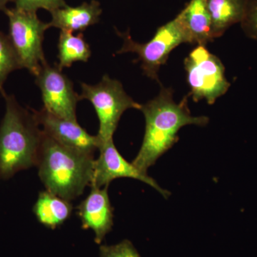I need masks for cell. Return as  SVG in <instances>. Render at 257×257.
<instances>
[{
	"instance_id": "5",
	"label": "cell",
	"mask_w": 257,
	"mask_h": 257,
	"mask_svg": "<svg viewBox=\"0 0 257 257\" xmlns=\"http://www.w3.org/2000/svg\"><path fill=\"white\" fill-rule=\"evenodd\" d=\"M9 20L10 42L18 56L22 69L36 76L47 63L42 44L45 31L50 28L37 17V13L18 8H8L4 12Z\"/></svg>"
},
{
	"instance_id": "16",
	"label": "cell",
	"mask_w": 257,
	"mask_h": 257,
	"mask_svg": "<svg viewBox=\"0 0 257 257\" xmlns=\"http://www.w3.org/2000/svg\"><path fill=\"white\" fill-rule=\"evenodd\" d=\"M57 47V65L61 70L69 68L74 62H87L92 55L90 47L82 33L74 35L73 32L61 30Z\"/></svg>"
},
{
	"instance_id": "15",
	"label": "cell",
	"mask_w": 257,
	"mask_h": 257,
	"mask_svg": "<svg viewBox=\"0 0 257 257\" xmlns=\"http://www.w3.org/2000/svg\"><path fill=\"white\" fill-rule=\"evenodd\" d=\"M207 3L214 39L242 20L245 0H207Z\"/></svg>"
},
{
	"instance_id": "18",
	"label": "cell",
	"mask_w": 257,
	"mask_h": 257,
	"mask_svg": "<svg viewBox=\"0 0 257 257\" xmlns=\"http://www.w3.org/2000/svg\"><path fill=\"white\" fill-rule=\"evenodd\" d=\"M100 257H142L133 242L124 239L116 244L101 245L99 247Z\"/></svg>"
},
{
	"instance_id": "4",
	"label": "cell",
	"mask_w": 257,
	"mask_h": 257,
	"mask_svg": "<svg viewBox=\"0 0 257 257\" xmlns=\"http://www.w3.org/2000/svg\"><path fill=\"white\" fill-rule=\"evenodd\" d=\"M80 100L87 99L94 106L99 121L97 137L99 145L113 140L121 115L128 109H141L142 104L134 101L125 92L122 84L116 79L104 75L94 85L81 83ZM99 150V149H98Z\"/></svg>"
},
{
	"instance_id": "19",
	"label": "cell",
	"mask_w": 257,
	"mask_h": 257,
	"mask_svg": "<svg viewBox=\"0 0 257 257\" xmlns=\"http://www.w3.org/2000/svg\"><path fill=\"white\" fill-rule=\"evenodd\" d=\"M240 23L246 36L257 40V0H245L244 13Z\"/></svg>"
},
{
	"instance_id": "12",
	"label": "cell",
	"mask_w": 257,
	"mask_h": 257,
	"mask_svg": "<svg viewBox=\"0 0 257 257\" xmlns=\"http://www.w3.org/2000/svg\"><path fill=\"white\" fill-rule=\"evenodd\" d=\"M101 13L102 10L97 0L83 3L76 7L67 5L51 12L52 20L48 25L50 28L64 31L83 32L97 23Z\"/></svg>"
},
{
	"instance_id": "11",
	"label": "cell",
	"mask_w": 257,
	"mask_h": 257,
	"mask_svg": "<svg viewBox=\"0 0 257 257\" xmlns=\"http://www.w3.org/2000/svg\"><path fill=\"white\" fill-rule=\"evenodd\" d=\"M92 187V190L77 207V215L84 229H92L94 241L100 244L112 229L114 214L108 187Z\"/></svg>"
},
{
	"instance_id": "1",
	"label": "cell",
	"mask_w": 257,
	"mask_h": 257,
	"mask_svg": "<svg viewBox=\"0 0 257 257\" xmlns=\"http://www.w3.org/2000/svg\"><path fill=\"white\" fill-rule=\"evenodd\" d=\"M146 127L141 148L133 164L143 173L178 142L179 130L186 125L206 126L209 118L193 116L187 104V96L179 103L173 99V90L162 87L159 95L142 105Z\"/></svg>"
},
{
	"instance_id": "9",
	"label": "cell",
	"mask_w": 257,
	"mask_h": 257,
	"mask_svg": "<svg viewBox=\"0 0 257 257\" xmlns=\"http://www.w3.org/2000/svg\"><path fill=\"white\" fill-rule=\"evenodd\" d=\"M99 156L94 160L92 183L90 187H108L113 180L119 178H130L142 181L156 189L165 198L171 193L157 184L155 179L138 170L121 156L115 147L113 140L99 147Z\"/></svg>"
},
{
	"instance_id": "21",
	"label": "cell",
	"mask_w": 257,
	"mask_h": 257,
	"mask_svg": "<svg viewBox=\"0 0 257 257\" xmlns=\"http://www.w3.org/2000/svg\"><path fill=\"white\" fill-rule=\"evenodd\" d=\"M10 2H13V0H0V11L5 12L8 9L7 5Z\"/></svg>"
},
{
	"instance_id": "2",
	"label": "cell",
	"mask_w": 257,
	"mask_h": 257,
	"mask_svg": "<svg viewBox=\"0 0 257 257\" xmlns=\"http://www.w3.org/2000/svg\"><path fill=\"white\" fill-rule=\"evenodd\" d=\"M3 96L6 110L0 124V179L8 180L37 165L43 131L32 109L23 107L13 95Z\"/></svg>"
},
{
	"instance_id": "14",
	"label": "cell",
	"mask_w": 257,
	"mask_h": 257,
	"mask_svg": "<svg viewBox=\"0 0 257 257\" xmlns=\"http://www.w3.org/2000/svg\"><path fill=\"white\" fill-rule=\"evenodd\" d=\"M72 204L49 191L40 192L33 207L39 222L51 229L63 224L72 214Z\"/></svg>"
},
{
	"instance_id": "7",
	"label": "cell",
	"mask_w": 257,
	"mask_h": 257,
	"mask_svg": "<svg viewBox=\"0 0 257 257\" xmlns=\"http://www.w3.org/2000/svg\"><path fill=\"white\" fill-rule=\"evenodd\" d=\"M187 82L191 89L189 96L196 102L205 99L213 104L224 95L230 87L225 77V68L220 60L205 47L199 45L184 60Z\"/></svg>"
},
{
	"instance_id": "3",
	"label": "cell",
	"mask_w": 257,
	"mask_h": 257,
	"mask_svg": "<svg viewBox=\"0 0 257 257\" xmlns=\"http://www.w3.org/2000/svg\"><path fill=\"white\" fill-rule=\"evenodd\" d=\"M94 164L93 155L64 146L43 131L37 166L49 192L69 202L82 195L92 183Z\"/></svg>"
},
{
	"instance_id": "20",
	"label": "cell",
	"mask_w": 257,
	"mask_h": 257,
	"mask_svg": "<svg viewBox=\"0 0 257 257\" xmlns=\"http://www.w3.org/2000/svg\"><path fill=\"white\" fill-rule=\"evenodd\" d=\"M15 8L25 11L37 13L40 9L51 12L67 5L64 0H13Z\"/></svg>"
},
{
	"instance_id": "6",
	"label": "cell",
	"mask_w": 257,
	"mask_h": 257,
	"mask_svg": "<svg viewBox=\"0 0 257 257\" xmlns=\"http://www.w3.org/2000/svg\"><path fill=\"white\" fill-rule=\"evenodd\" d=\"M124 40L123 46L116 54L133 52L138 55L144 74L160 82L158 72L167 62L170 54L182 43H189L188 35L178 15L173 20L160 27L155 36L146 43L135 42L130 33H119Z\"/></svg>"
},
{
	"instance_id": "8",
	"label": "cell",
	"mask_w": 257,
	"mask_h": 257,
	"mask_svg": "<svg viewBox=\"0 0 257 257\" xmlns=\"http://www.w3.org/2000/svg\"><path fill=\"white\" fill-rule=\"evenodd\" d=\"M35 83L42 93L44 109L62 119L77 121L76 108L80 100L73 84L57 64H44L35 76Z\"/></svg>"
},
{
	"instance_id": "10",
	"label": "cell",
	"mask_w": 257,
	"mask_h": 257,
	"mask_svg": "<svg viewBox=\"0 0 257 257\" xmlns=\"http://www.w3.org/2000/svg\"><path fill=\"white\" fill-rule=\"evenodd\" d=\"M32 111L45 133L61 145L93 156L99 149L97 137L89 135L77 121L57 117L44 108L40 111L32 109Z\"/></svg>"
},
{
	"instance_id": "13",
	"label": "cell",
	"mask_w": 257,
	"mask_h": 257,
	"mask_svg": "<svg viewBox=\"0 0 257 257\" xmlns=\"http://www.w3.org/2000/svg\"><path fill=\"white\" fill-rule=\"evenodd\" d=\"M178 16L188 35L189 44L204 46L214 40L207 0H190Z\"/></svg>"
},
{
	"instance_id": "17",
	"label": "cell",
	"mask_w": 257,
	"mask_h": 257,
	"mask_svg": "<svg viewBox=\"0 0 257 257\" xmlns=\"http://www.w3.org/2000/svg\"><path fill=\"white\" fill-rule=\"evenodd\" d=\"M22 69L8 35L0 32V92L5 94L4 84L11 72Z\"/></svg>"
}]
</instances>
